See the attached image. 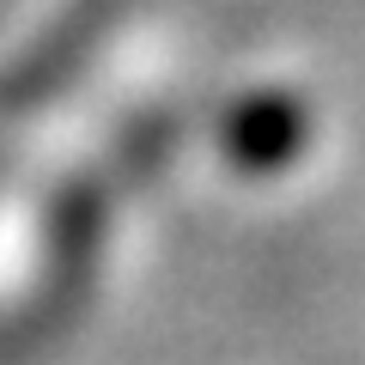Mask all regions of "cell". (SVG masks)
<instances>
[{"label": "cell", "instance_id": "6da1fadb", "mask_svg": "<svg viewBox=\"0 0 365 365\" xmlns=\"http://www.w3.org/2000/svg\"><path fill=\"white\" fill-rule=\"evenodd\" d=\"M299 134H304L299 104L268 91V98H250L244 110H232V122H225V153L244 170H268V165L299 153Z\"/></svg>", "mask_w": 365, "mask_h": 365}]
</instances>
